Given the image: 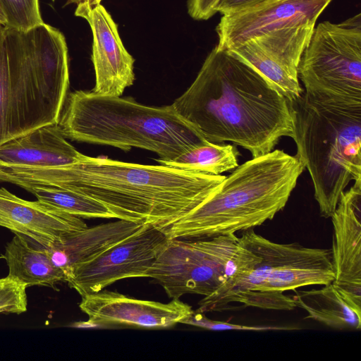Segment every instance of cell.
I'll return each mask as SVG.
<instances>
[{
	"label": "cell",
	"instance_id": "6da1fadb",
	"mask_svg": "<svg viewBox=\"0 0 361 361\" xmlns=\"http://www.w3.org/2000/svg\"><path fill=\"white\" fill-rule=\"evenodd\" d=\"M164 165H143L82 154L49 167L4 166L1 182L68 188L105 205L116 219L164 229L198 207L225 178Z\"/></svg>",
	"mask_w": 361,
	"mask_h": 361
},
{
	"label": "cell",
	"instance_id": "7a4b0ae2",
	"mask_svg": "<svg viewBox=\"0 0 361 361\" xmlns=\"http://www.w3.org/2000/svg\"><path fill=\"white\" fill-rule=\"evenodd\" d=\"M209 142H231L252 157L294 137L290 102L245 63L216 46L172 104Z\"/></svg>",
	"mask_w": 361,
	"mask_h": 361
},
{
	"label": "cell",
	"instance_id": "3957f363",
	"mask_svg": "<svg viewBox=\"0 0 361 361\" xmlns=\"http://www.w3.org/2000/svg\"><path fill=\"white\" fill-rule=\"evenodd\" d=\"M69 66L64 35L44 23L0 32V145L58 123L68 96Z\"/></svg>",
	"mask_w": 361,
	"mask_h": 361
},
{
	"label": "cell",
	"instance_id": "277c9868",
	"mask_svg": "<svg viewBox=\"0 0 361 361\" xmlns=\"http://www.w3.org/2000/svg\"><path fill=\"white\" fill-rule=\"evenodd\" d=\"M234 169L210 197L164 229L169 238H209L261 226L283 209L305 166L296 154L274 149Z\"/></svg>",
	"mask_w": 361,
	"mask_h": 361
},
{
	"label": "cell",
	"instance_id": "5b68a950",
	"mask_svg": "<svg viewBox=\"0 0 361 361\" xmlns=\"http://www.w3.org/2000/svg\"><path fill=\"white\" fill-rule=\"evenodd\" d=\"M58 125L66 138L128 150L137 147L171 161L207 141L172 104L148 106L131 98L77 90L68 94Z\"/></svg>",
	"mask_w": 361,
	"mask_h": 361
},
{
	"label": "cell",
	"instance_id": "8992f818",
	"mask_svg": "<svg viewBox=\"0 0 361 361\" xmlns=\"http://www.w3.org/2000/svg\"><path fill=\"white\" fill-rule=\"evenodd\" d=\"M290 104L296 155L310 175L320 215L330 218L350 182L361 180V104L303 92Z\"/></svg>",
	"mask_w": 361,
	"mask_h": 361
},
{
	"label": "cell",
	"instance_id": "52a82bcc",
	"mask_svg": "<svg viewBox=\"0 0 361 361\" xmlns=\"http://www.w3.org/2000/svg\"><path fill=\"white\" fill-rule=\"evenodd\" d=\"M240 244L256 254L245 270L235 272L212 294L204 297L196 311H222L229 304L241 303L259 308L262 292H281L312 285L332 283L335 273L330 250L312 248L298 243L269 240L252 228L244 231Z\"/></svg>",
	"mask_w": 361,
	"mask_h": 361
},
{
	"label": "cell",
	"instance_id": "ba28073f",
	"mask_svg": "<svg viewBox=\"0 0 361 361\" xmlns=\"http://www.w3.org/2000/svg\"><path fill=\"white\" fill-rule=\"evenodd\" d=\"M305 92L342 104H361V15L314 27L298 67Z\"/></svg>",
	"mask_w": 361,
	"mask_h": 361
},
{
	"label": "cell",
	"instance_id": "9c48e42d",
	"mask_svg": "<svg viewBox=\"0 0 361 361\" xmlns=\"http://www.w3.org/2000/svg\"><path fill=\"white\" fill-rule=\"evenodd\" d=\"M241 255L235 233L209 238H169L147 273L171 299L214 293L235 273Z\"/></svg>",
	"mask_w": 361,
	"mask_h": 361
},
{
	"label": "cell",
	"instance_id": "30bf717a",
	"mask_svg": "<svg viewBox=\"0 0 361 361\" xmlns=\"http://www.w3.org/2000/svg\"><path fill=\"white\" fill-rule=\"evenodd\" d=\"M169 240L164 228L145 224L128 238L78 266L66 282L82 297L121 279L147 277Z\"/></svg>",
	"mask_w": 361,
	"mask_h": 361
},
{
	"label": "cell",
	"instance_id": "8fae6325",
	"mask_svg": "<svg viewBox=\"0 0 361 361\" xmlns=\"http://www.w3.org/2000/svg\"><path fill=\"white\" fill-rule=\"evenodd\" d=\"M315 26L276 30L226 50L250 66L289 102L304 92L298 67Z\"/></svg>",
	"mask_w": 361,
	"mask_h": 361
},
{
	"label": "cell",
	"instance_id": "7c38bea8",
	"mask_svg": "<svg viewBox=\"0 0 361 361\" xmlns=\"http://www.w3.org/2000/svg\"><path fill=\"white\" fill-rule=\"evenodd\" d=\"M331 0H261L223 15L216 27L217 47L228 50L267 32L286 27L315 26Z\"/></svg>",
	"mask_w": 361,
	"mask_h": 361
},
{
	"label": "cell",
	"instance_id": "4fadbf2b",
	"mask_svg": "<svg viewBox=\"0 0 361 361\" xmlns=\"http://www.w3.org/2000/svg\"><path fill=\"white\" fill-rule=\"evenodd\" d=\"M334 286L361 314V180L344 190L331 216Z\"/></svg>",
	"mask_w": 361,
	"mask_h": 361
},
{
	"label": "cell",
	"instance_id": "5bb4252c",
	"mask_svg": "<svg viewBox=\"0 0 361 361\" xmlns=\"http://www.w3.org/2000/svg\"><path fill=\"white\" fill-rule=\"evenodd\" d=\"M75 15L87 20L92 33V61L95 73L93 92L121 97L135 80L134 59L123 46L118 27L100 4H77Z\"/></svg>",
	"mask_w": 361,
	"mask_h": 361
},
{
	"label": "cell",
	"instance_id": "9a60e30c",
	"mask_svg": "<svg viewBox=\"0 0 361 361\" xmlns=\"http://www.w3.org/2000/svg\"><path fill=\"white\" fill-rule=\"evenodd\" d=\"M80 310L88 324L126 325L147 329H166L181 323L193 310L179 299L168 303L136 299L103 289L82 297Z\"/></svg>",
	"mask_w": 361,
	"mask_h": 361
},
{
	"label": "cell",
	"instance_id": "2e32d148",
	"mask_svg": "<svg viewBox=\"0 0 361 361\" xmlns=\"http://www.w3.org/2000/svg\"><path fill=\"white\" fill-rule=\"evenodd\" d=\"M0 226L44 248L64 234L87 227L82 218L39 200H23L4 187L0 188Z\"/></svg>",
	"mask_w": 361,
	"mask_h": 361
},
{
	"label": "cell",
	"instance_id": "e0dca14e",
	"mask_svg": "<svg viewBox=\"0 0 361 361\" xmlns=\"http://www.w3.org/2000/svg\"><path fill=\"white\" fill-rule=\"evenodd\" d=\"M145 224L118 219L63 235L46 248L53 264L66 276V281L80 264L138 231Z\"/></svg>",
	"mask_w": 361,
	"mask_h": 361
},
{
	"label": "cell",
	"instance_id": "ac0fdd59",
	"mask_svg": "<svg viewBox=\"0 0 361 361\" xmlns=\"http://www.w3.org/2000/svg\"><path fill=\"white\" fill-rule=\"evenodd\" d=\"M82 154L66 140L58 123L49 124L0 145V166H61L76 162Z\"/></svg>",
	"mask_w": 361,
	"mask_h": 361
},
{
	"label": "cell",
	"instance_id": "d6986e66",
	"mask_svg": "<svg viewBox=\"0 0 361 361\" xmlns=\"http://www.w3.org/2000/svg\"><path fill=\"white\" fill-rule=\"evenodd\" d=\"M1 257L8 267V276L27 288L40 285L54 288L59 282L66 281L64 273L53 264L47 250L20 235L15 234Z\"/></svg>",
	"mask_w": 361,
	"mask_h": 361
},
{
	"label": "cell",
	"instance_id": "ffe728a7",
	"mask_svg": "<svg viewBox=\"0 0 361 361\" xmlns=\"http://www.w3.org/2000/svg\"><path fill=\"white\" fill-rule=\"evenodd\" d=\"M294 303L314 319L337 330L357 331L361 328V314L356 312L338 293L332 283L320 289L295 290Z\"/></svg>",
	"mask_w": 361,
	"mask_h": 361
},
{
	"label": "cell",
	"instance_id": "44dd1931",
	"mask_svg": "<svg viewBox=\"0 0 361 361\" xmlns=\"http://www.w3.org/2000/svg\"><path fill=\"white\" fill-rule=\"evenodd\" d=\"M238 155L233 145L206 141L173 160L157 161L161 165L180 170L217 176L235 169L238 166Z\"/></svg>",
	"mask_w": 361,
	"mask_h": 361
},
{
	"label": "cell",
	"instance_id": "7402d4cb",
	"mask_svg": "<svg viewBox=\"0 0 361 361\" xmlns=\"http://www.w3.org/2000/svg\"><path fill=\"white\" fill-rule=\"evenodd\" d=\"M25 190L33 194L37 200L77 217L116 219L115 215L101 202L68 188L33 185Z\"/></svg>",
	"mask_w": 361,
	"mask_h": 361
},
{
	"label": "cell",
	"instance_id": "603a6c76",
	"mask_svg": "<svg viewBox=\"0 0 361 361\" xmlns=\"http://www.w3.org/2000/svg\"><path fill=\"white\" fill-rule=\"evenodd\" d=\"M8 20L6 27L26 31L43 23L39 0H0Z\"/></svg>",
	"mask_w": 361,
	"mask_h": 361
},
{
	"label": "cell",
	"instance_id": "cb8c5ba5",
	"mask_svg": "<svg viewBox=\"0 0 361 361\" xmlns=\"http://www.w3.org/2000/svg\"><path fill=\"white\" fill-rule=\"evenodd\" d=\"M26 288L9 276L0 279V314H20L25 312Z\"/></svg>",
	"mask_w": 361,
	"mask_h": 361
},
{
	"label": "cell",
	"instance_id": "d4e9b609",
	"mask_svg": "<svg viewBox=\"0 0 361 361\" xmlns=\"http://www.w3.org/2000/svg\"><path fill=\"white\" fill-rule=\"evenodd\" d=\"M180 324H188L204 329L214 331L226 330H240V331H264L271 330H294L298 328L288 326H247L231 324L226 322L212 320L207 318L204 313L193 311V312Z\"/></svg>",
	"mask_w": 361,
	"mask_h": 361
},
{
	"label": "cell",
	"instance_id": "484cf974",
	"mask_svg": "<svg viewBox=\"0 0 361 361\" xmlns=\"http://www.w3.org/2000/svg\"><path fill=\"white\" fill-rule=\"evenodd\" d=\"M220 0H188V11L195 20H205L217 13Z\"/></svg>",
	"mask_w": 361,
	"mask_h": 361
},
{
	"label": "cell",
	"instance_id": "4316f807",
	"mask_svg": "<svg viewBox=\"0 0 361 361\" xmlns=\"http://www.w3.org/2000/svg\"><path fill=\"white\" fill-rule=\"evenodd\" d=\"M261 0H220L216 11L222 15L231 13L252 5Z\"/></svg>",
	"mask_w": 361,
	"mask_h": 361
},
{
	"label": "cell",
	"instance_id": "83f0119b",
	"mask_svg": "<svg viewBox=\"0 0 361 361\" xmlns=\"http://www.w3.org/2000/svg\"><path fill=\"white\" fill-rule=\"evenodd\" d=\"M102 0H67L66 4H78L82 2H87L90 4H100Z\"/></svg>",
	"mask_w": 361,
	"mask_h": 361
},
{
	"label": "cell",
	"instance_id": "f1b7e54d",
	"mask_svg": "<svg viewBox=\"0 0 361 361\" xmlns=\"http://www.w3.org/2000/svg\"><path fill=\"white\" fill-rule=\"evenodd\" d=\"M0 25L6 27L8 25V20L4 11L0 5Z\"/></svg>",
	"mask_w": 361,
	"mask_h": 361
},
{
	"label": "cell",
	"instance_id": "f546056e",
	"mask_svg": "<svg viewBox=\"0 0 361 361\" xmlns=\"http://www.w3.org/2000/svg\"><path fill=\"white\" fill-rule=\"evenodd\" d=\"M3 27H4V26H2L1 25H0V32H1V30H2V28H3Z\"/></svg>",
	"mask_w": 361,
	"mask_h": 361
},
{
	"label": "cell",
	"instance_id": "4dcf8cb0",
	"mask_svg": "<svg viewBox=\"0 0 361 361\" xmlns=\"http://www.w3.org/2000/svg\"><path fill=\"white\" fill-rule=\"evenodd\" d=\"M52 1H54V0H52Z\"/></svg>",
	"mask_w": 361,
	"mask_h": 361
}]
</instances>
